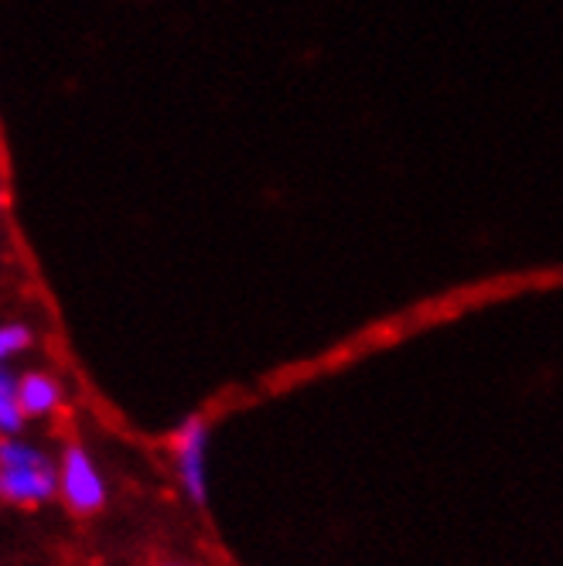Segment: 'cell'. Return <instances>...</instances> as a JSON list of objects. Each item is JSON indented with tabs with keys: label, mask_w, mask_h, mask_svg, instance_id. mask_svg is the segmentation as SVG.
<instances>
[{
	"label": "cell",
	"mask_w": 563,
	"mask_h": 566,
	"mask_svg": "<svg viewBox=\"0 0 563 566\" xmlns=\"http://www.w3.org/2000/svg\"><path fill=\"white\" fill-rule=\"evenodd\" d=\"M59 492L55 461L28 440H0V499L11 505H42Z\"/></svg>",
	"instance_id": "6da1fadb"
},
{
	"label": "cell",
	"mask_w": 563,
	"mask_h": 566,
	"mask_svg": "<svg viewBox=\"0 0 563 566\" xmlns=\"http://www.w3.org/2000/svg\"><path fill=\"white\" fill-rule=\"evenodd\" d=\"M59 495L75 515H93L106 502V481L83 448H65L59 461Z\"/></svg>",
	"instance_id": "7a4b0ae2"
},
{
	"label": "cell",
	"mask_w": 563,
	"mask_h": 566,
	"mask_svg": "<svg viewBox=\"0 0 563 566\" xmlns=\"http://www.w3.org/2000/svg\"><path fill=\"white\" fill-rule=\"evenodd\" d=\"M178 474L191 502H206V427L202 420H188L178 433Z\"/></svg>",
	"instance_id": "3957f363"
},
{
	"label": "cell",
	"mask_w": 563,
	"mask_h": 566,
	"mask_svg": "<svg viewBox=\"0 0 563 566\" xmlns=\"http://www.w3.org/2000/svg\"><path fill=\"white\" fill-rule=\"evenodd\" d=\"M18 402L24 417H52L62 407V382L49 373H28L18 379Z\"/></svg>",
	"instance_id": "277c9868"
},
{
	"label": "cell",
	"mask_w": 563,
	"mask_h": 566,
	"mask_svg": "<svg viewBox=\"0 0 563 566\" xmlns=\"http://www.w3.org/2000/svg\"><path fill=\"white\" fill-rule=\"evenodd\" d=\"M24 423V413H21V402H18V379L4 373L0 366V433L4 437H14Z\"/></svg>",
	"instance_id": "5b68a950"
},
{
	"label": "cell",
	"mask_w": 563,
	"mask_h": 566,
	"mask_svg": "<svg viewBox=\"0 0 563 566\" xmlns=\"http://www.w3.org/2000/svg\"><path fill=\"white\" fill-rule=\"evenodd\" d=\"M31 328L28 325H18V321H11V325H0V366H4L8 358L21 355L31 348Z\"/></svg>",
	"instance_id": "8992f818"
},
{
	"label": "cell",
	"mask_w": 563,
	"mask_h": 566,
	"mask_svg": "<svg viewBox=\"0 0 563 566\" xmlns=\"http://www.w3.org/2000/svg\"><path fill=\"white\" fill-rule=\"evenodd\" d=\"M0 198H4V195H0Z\"/></svg>",
	"instance_id": "52a82bcc"
}]
</instances>
